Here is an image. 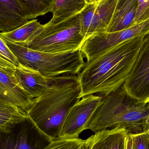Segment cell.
I'll return each mask as SVG.
<instances>
[{
    "label": "cell",
    "mask_w": 149,
    "mask_h": 149,
    "mask_svg": "<svg viewBox=\"0 0 149 149\" xmlns=\"http://www.w3.org/2000/svg\"><path fill=\"white\" fill-rule=\"evenodd\" d=\"M88 149L87 146L86 145V143H84V144H83V146L82 147V149Z\"/></svg>",
    "instance_id": "d4e9b609"
},
{
    "label": "cell",
    "mask_w": 149,
    "mask_h": 149,
    "mask_svg": "<svg viewBox=\"0 0 149 149\" xmlns=\"http://www.w3.org/2000/svg\"><path fill=\"white\" fill-rule=\"evenodd\" d=\"M5 42L20 64L36 70L47 78L78 75L85 63L80 48L63 53H49Z\"/></svg>",
    "instance_id": "277c9868"
},
{
    "label": "cell",
    "mask_w": 149,
    "mask_h": 149,
    "mask_svg": "<svg viewBox=\"0 0 149 149\" xmlns=\"http://www.w3.org/2000/svg\"><path fill=\"white\" fill-rule=\"evenodd\" d=\"M148 125H149V129H148V131H147V132L145 133H146V134H148V135L149 136V119L148 121Z\"/></svg>",
    "instance_id": "484cf974"
},
{
    "label": "cell",
    "mask_w": 149,
    "mask_h": 149,
    "mask_svg": "<svg viewBox=\"0 0 149 149\" xmlns=\"http://www.w3.org/2000/svg\"><path fill=\"white\" fill-rule=\"evenodd\" d=\"M15 75L24 90L34 99L41 96L56 78H47L38 71L20 64Z\"/></svg>",
    "instance_id": "7c38bea8"
},
{
    "label": "cell",
    "mask_w": 149,
    "mask_h": 149,
    "mask_svg": "<svg viewBox=\"0 0 149 149\" xmlns=\"http://www.w3.org/2000/svg\"><path fill=\"white\" fill-rule=\"evenodd\" d=\"M81 93L77 75L56 77L51 85L34 99L27 116L50 140L58 138L69 113L81 99Z\"/></svg>",
    "instance_id": "7a4b0ae2"
},
{
    "label": "cell",
    "mask_w": 149,
    "mask_h": 149,
    "mask_svg": "<svg viewBox=\"0 0 149 149\" xmlns=\"http://www.w3.org/2000/svg\"><path fill=\"white\" fill-rule=\"evenodd\" d=\"M86 3V0H53L52 17L48 22L53 24L62 22L79 13Z\"/></svg>",
    "instance_id": "e0dca14e"
},
{
    "label": "cell",
    "mask_w": 149,
    "mask_h": 149,
    "mask_svg": "<svg viewBox=\"0 0 149 149\" xmlns=\"http://www.w3.org/2000/svg\"><path fill=\"white\" fill-rule=\"evenodd\" d=\"M149 33V19L121 31L93 34L84 40L81 51L88 61L122 42Z\"/></svg>",
    "instance_id": "8992f818"
},
{
    "label": "cell",
    "mask_w": 149,
    "mask_h": 149,
    "mask_svg": "<svg viewBox=\"0 0 149 149\" xmlns=\"http://www.w3.org/2000/svg\"><path fill=\"white\" fill-rule=\"evenodd\" d=\"M147 34L122 42L85 61L77 75L81 98L92 94L103 97L123 85L130 75Z\"/></svg>",
    "instance_id": "6da1fadb"
},
{
    "label": "cell",
    "mask_w": 149,
    "mask_h": 149,
    "mask_svg": "<svg viewBox=\"0 0 149 149\" xmlns=\"http://www.w3.org/2000/svg\"><path fill=\"white\" fill-rule=\"evenodd\" d=\"M27 118L24 110L0 99V133H8Z\"/></svg>",
    "instance_id": "2e32d148"
},
{
    "label": "cell",
    "mask_w": 149,
    "mask_h": 149,
    "mask_svg": "<svg viewBox=\"0 0 149 149\" xmlns=\"http://www.w3.org/2000/svg\"><path fill=\"white\" fill-rule=\"evenodd\" d=\"M118 0H86L80 12L81 31L85 39L93 34L106 32Z\"/></svg>",
    "instance_id": "ba28073f"
},
{
    "label": "cell",
    "mask_w": 149,
    "mask_h": 149,
    "mask_svg": "<svg viewBox=\"0 0 149 149\" xmlns=\"http://www.w3.org/2000/svg\"><path fill=\"white\" fill-rule=\"evenodd\" d=\"M20 65L18 61L10 50L5 41L0 37V68L15 72Z\"/></svg>",
    "instance_id": "ffe728a7"
},
{
    "label": "cell",
    "mask_w": 149,
    "mask_h": 149,
    "mask_svg": "<svg viewBox=\"0 0 149 149\" xmlns=\"http://www.w3.org/2000/svg\"><path fill=\"white\" fill-rule=\"evenodd\" d=\"M126 130L118 128L95 133L84 140L88 149H126Z\"/></svg>",
    "instance_id": "4fadbf2b"
},
{
    "label": "cell",
    "mask_w": 149,
    "mask_h": 149,
    "mask_svg": "<svg viewBox=\"0 0 149 149\" xmlns=\"http://www.w3.org/2000/svg\"><path fill=\"white\" fill-rule=\"evenodd\" d=\"M0 99L20 108L26 113L34 103L31 97L21 86L15 72L0 68Z\"/></svg>",
    "instance_id": "8fae6325"
},
{
    "label": "cell",
    "mask_w": 149,
    "mask_h": 149,
    "mask_svg": "<svg viewBox=\"0 0 149 149\" xmlns=\"http://www.w3.org/2000/svg\"><path fill=\"white\" fill-rule=\"evenodd\" d=\"M42 25L38 19H33L13 31L0 32V37L6 42L27 46Z\"/></svg>",
    "instance_id": "ac0fdd59"
},
{
    "label": "cell",
    "mask_w": 149,
    "mask_h": 149,
    "mask_svg": "<svg viewBox=\"0 0 149 149\" xmlns=\"http://www.w3.org/2000/svg\"><path fill=\"white\" fill-rule=\"evenodd\" d=\"M132 149H149V136L146 133L131 135Z\"/></svg>",
    "instance_id": "603a6c76"
},
{
    "label": "cell",
    "mask_w": 149,
    "mask_h": 149,
    "mask_svg": "<svg viewBox=\"0 0 149 149\" xmlns=\"http://www.w3.org/2000/svg\"><path fill=\"white\" fill-rule=\"evenodd\" d=\"M137 0H118L107 32H114L134 25Z\"/></svg>",
    "instance_id": "9a60e30c"
},
{
    "label": "cell",
    "mask_w": 149,
    "mask_h": 149,
    "mask_svg": "<svg viewBox=\"0 0 149 149\" xmlns=\"http://www.w3.org/2000/svg\"><path fill=\"white\" fill-rule=\"evenodd\" d=\"M19 0L0 1V31H13L28 22Z\"/></svg>",
    "instance_id": "5bb4252c"
},
{
    "label": "cell",
    "mask_w": 149,
    "mask_h": 149,
    "mask_svg": "<svg viewBox=\"0 0 149 149\" xmlns=\"http://www.w3.org/2000/svg\"><path fill=\"white\" fill-rule=\"evenodd\" d=\"M85 39L79 13L57 23L42 24L27 46L42 52L63 53L79 49Z\"/></svg>",
    "instance_id": "5b68a950"
},
{
    "label": "cell",
    "mask_w": 149,
    "mask_h": 149,
    "mask_svg": "<svg viewBox=\"0 0 149 149\" xmlns=\"http://www.w3.org/2000/svg\"><path fill=\"white\" fill-rule=\"evenodd\" d=\"M149 102L129 95L123 85L102 97L84 127L96 133L118 128L129 135L146 133L149 129Z\"/></svg>",
    "instance_id": "3957f363"
},
{
    "label": "cell",
    "mask_w": 149,
    "mask_h": 149,
    "mask_svg": "<svg viewBox=\"0 0 149 149\" xmlns=\"http://www.w3.org/2000/svg\"><path fill=\"white\" fill-rule=\"evenodd\" d=\"M51 141L27 116L9 132L0 133V149H43Z\"/></svg>",
    "instance_id": "52a82bcc"
},
{
    "label": "cell",
    "mask_w": 149,
    "mask_h": 149,
    "mask_svg": "<svg viewBox=\"0 0 149 149\" xmlns=\"http://www.w3.org/2000/svg\"><path fill=\"white\" fill-rule=\"evenodd\" d=\"M102 97L88 95L77 102L70 111L63 126L59 137L79 138L84 127L100 102Z\"/></svg>",
    "instance_id": "30bf717a"
},
{
    "label": "cell",
    "mask_w": 149,
    "mask_h": 149,
    "mask_svg": "<svg viewBox=\"0 0 149 149\" xmlns=\"http://www.w3.org/2000/svg\"><path fill=\"white\" fill-rule=\"evenodd\" d=\"M149 19V0H137L134 25Z\"/></svg>",
    "instance_id": "7402d4cb"
},
{
    "label": "cell",
    "mask_w": 149,
    "mask_h": 149,
    "mask_svg": "<svg viewBox=\"0 0 149 149\" xmlns=\"http://www.w3.org/2000/svg\"><path fill=\"white\" fill-rule=\"evenodd\" d=\"M84 143V140L79 138L58 137L52 139L43 149H81Z\"/></svg>",
    "instance_id": "44dd1931"
},
{
    "label": "cell",
    "mask_w": 149,
    "mask_h": 149,
    "mask_svg": "<svg viewBox=\"0 0 149 149\" xmlns=\"http://www.w3.org/2000/svg\"><path fill=\"white\" fill-rule=\"evenodd\" d=\"M126 149H132V139L131 135H127L126 140Z\"/></svg>",
    "instance_id": "cb8c5ba5"
},
{
    "label": "cell",
    "mask_w": 149,
    "mask_h": 149,
    "mask_svg": "<svg viewBox=\"0 0 149 149\" xmlns=\"http://www.w3.org/2000/svg\"><path fill=\"white\" fill-rule=\"evenodd\" d=\"M24 17L28 21L52 12L53 0H19Z\"/></svg>",
    "instance_id": "d6986e66"
},
{
    "label": "cell",
    "mask_w": 149,
    "mask_h": 149,
    "mask_svg": "<svg viewBox=\"0 0 149 149\" xmlns=\"http://www.w3.org/2000/svg\"><path fill=\"white\" fill-rule=\"evenodd\" d=\"M123 87L132 98L144 103L149 102V33L145 36L130 75Z\"/></svg>",
    "instance_id": "9c48e42d"
}]
</instances>
